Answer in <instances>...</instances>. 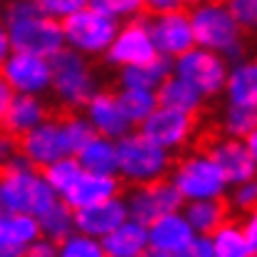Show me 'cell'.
Instances as JSON below:
<instances>
[{
  "label": "cell",
  "instance_id": "cell-12",
  "mask_svg": "<svg viewBox=\"0 0 257 257\" xmlns=\"http://www.w3.org/2000/svg\"><path fill=\"white\" fill-rule=\"evenodd\" d=\"M210 160H215L225 182H247L255 175V155L250 153L242 138H222L212 148Z\"/></svg>",
  "mask_w": 257,
  "mask_h": 257
},
{
  "label": "cell",
  "instance_id": "cell-40",
  "mask_svg": "<svg viewBox=\"0 0 257 257\" xmlns=\"http://www.w3.org/2000/svg\"><path fill=\"white\" fill-rule=\"evenodd\" d=\"M23 257H55V250H53V245H45V242H35V245L25 247Z\"/></svg>",
  "mask_w": 257,
  "mask_h": 257
},
{
  "label": "cell",
  "instance_id": "cell-39",
  "mask_svg": "<svg viewBox=\"0 0 257 257\" xmlns=\"http://www.w3.org/2000/svg\"><path fill=\"white\" fill-rule=\"evenodd\" d=\"M172 8H180V0H143V15H158Z\"/></svg>",
  "mask_w": 257,
  "mask_h": 257
},
{
  "label": "cell",
  "instance_id": "cell-35",
  "mask_svg": "<svg viewBox=\"0 0 257 257\" xmlns=\"http://www.w3.org/2000/svg\"><path fill=\"white\" fill-rule=\"evenodd\" d=\"M63 257H107L102 247L87 237H73L68 245H63Z\"/></svg>",
  "mask_w": 257,
  "mask_h": 257
},
{
  "label": "cell",
  "instance_id": "cell-28",
  "mask_svg": "<svg viewBox=\"0 0 257 257\" xmlns=\"http://www.w3.org/2000/svg\"><path fill=\"white\" fill-rule=\"evenodd\" d=\"M230 100L240 107H255L257 97V70L255 65H242L232 78H230Z\"/></svg>",
  "mask_w": 257,
  "mask_h": 257
},
{
  "label": "cell",
  "instance_id": "cell-15",
  "mask_svg": "<svg viewBox=\"0 0 257 257\" xmlns=\"http://www.w3.org/2000/svg\"><path fill=\"white\" fill-rule=\"evenodd\" d=\"M237 220L240 217L232 212V202L227 197H220V195H215L212 200L202 197L187 207V222L202 237H215L225 225L237 222Z\"/></svg>",
  "mask_w": 257,
  "mask_h": 257
},
{
  "label": "cell",
  "instance_id": "cell-38",
  "mask_svg": "<svg viewBox=\"0 0 257 257\" xmlns=\"http://www.w3.org/2000/svg\"><path fill=\"white\" fill-rule=\"evenodd\" d=\"M237 210H240V212L247 210L250 215L255 212V185H252L250 180H247V187H242V190L237 192Z\"/></svg>",
  "mask_w": 257,
  "mask_h": 257
},
{
  "label": "cell",
  "instance_id": "cell-19",
  "mask_svg": "<svg viewBox=\"0 0 257 257\" xmlns=\"http://www.w3.org/2000/svg\"><path fill=\"white\" fill-rule=\"evenodd\" d=\"M102 237V252L107 257H140L148 247V232L138 222H125Z\"/></svg>",
  "mask_w": 257,
  "mask_h": 257
},
{
  "label": "cell",
  "instance_id": "cell-25",
  "mask_svg": "<svg viewBox=\"0 0 257 257\" xmlns=\"http://www.w3.org/2000/svg\"><path fill=\"white\" fill-rule=\"evenodd\" d=\"M40 235V225L33 215L25 212H10L0 215V240L15 242V245H28Z\"/></svg>",
  "mask_w": 257,
  "mask_h": 257
},
{
  "label": "cell",
  "instance_id": "cell-8",
  "mask_svg": "<svg viewBox=\"0 0 257 257\" xmlns=\"http://www.w3.org/2000/svg\"><path fill=\"white\" fill-rule=\"evenodd\" d=\"M205 105H197L195 110H175V107H155L143 122V135L155 143L158 148H177L185 145V140L190 138V133L195 130L197 120L202 117Z\"/></svg>",
  "mask_w": 257,
  "mask_h": 257
},
{
  "label": "cell",
  "instance_id": "cell-30",
  "mask_svg": "<svg viewBox=\"0 0 257 257\" xmlns=\"http://www.w3.org/2000/svg\"><path fill=\"white\" fill-rule=\"evenodd\" d=\"M63 127H65V138H68V148H70V153H80L87 143H92V140L97 138V130H95L92 125H87L80 115L70 117Z\"/></svg>",
  "mask_w": 257,
  "mask_h": 257
},
{
  "label": "cell",
  "instance_id": "cell-17",
  "mask_svg": "<svg viewBox=\"0 0 257 257\" xmlns=\"http://www.w3.org/2000/svg\"><path fill=\"white\" fill-rule=\"evenodd\" d=\"M8 83L23 92H38L50 85V68L48 60L40 55H28V53H15L13 60L3 68Z\"/></svg>",
  "mask_w": 257,
  "mask_h": 257
},
{
  "label": "cell",
  "instance_id": "cell-34",
  "mask_svg": "<svg viewBox=\"0 0 257 257\" xmlns=\"http://www.w3.org/2000/svg\"><path fill=\"white\" fill-rule=\"evenodd\" d=\"M35 5L40 8V13H45L55 20H63L65 15L85 8L87 0H35Z\"/></svg>",
  "mask_w": 257,
  "mask_h": 257
},
{
  "label": "cell",
  "instance_id": "cell-29",
  "mask_svg": "<svg viewBox=\"0 0 257 257\" xmlns=\"http://www.w3.org/2000/svg\"><path fill=\"white\" fill-rule=\"evenodd\" d=\"M237 225H240V220L225 225V227L212 237V240H215V242H212L215 257H255L247 250L245 237H242V232L237 230Z\"/></svg>",
  "mask_w": 257,
  "mask_h": 257
},
{
  "label": "cell",
  "instance_id": "cell-2",
  "mask_svg": "<svg viewBox=\"0 0 257 257\" xmlns=\"http://www.w3.org/2000/svg\"><path fill=\"white\" fill-rule=\"evenodd\" d=\"M187 13H190L192 40L197 45L225 50L232 58L245 53V30L235 23L225 0H205L190 8Z\"/></svg>",
  "mask_w": 257,
  "mask_h": 257
},
{
  "label": "cell",
  "instance_id": "cell-27",
  "mask_svg": "<svg viewBox=\"0 0 257 257\" xmlns=\"http://www.w3.org/2000/svg\"><path fill=\"white\" fill-rule=\"evenodd\" d=\"M120 100V107L125 112V117L135 125V122H143L158 105H155V95L150 90H143V87H127L122 95H117Z\"/></svg>",
  "mask_w": 257,
  "mask_h": 257
},
{
  "label": "cell",
  "instance_id": "cell-43",
  "mask_svg": "<svg viewBox=\"0 0 257 257\" xmlns=\"http://www.w3.org/2000/svg\"><path fill=\"white\" fill-rule=\"evenodd\" d=\"M8 48H10V43H8V30H5V25H0V68H3V60H5Z\"/></svg>",
  "mask_w": 257,
  "mask_h": 257
},
{
  "label": "cell",
  "instance_id": "cell-9",
  "mask_svg": "<svg viewBox=\"0 0 257 257\" xmlns=\"http://www.w3.org/2000/svg\"><path fill=\"white\" fill-rule=\"evenodd\" d=\"M158 55L150 30H148V18L133 15L122 28H117L112 43H110V53H107V63H120V65H143L150 63Z\"/></svg>",
  "mask_w": 257,
  "mask_h": 257
},
{
  "label": "cell",
  "instance_id": "cell-14",
  "mask_svg": "<svg viewBox=\"0 0 257 257\" xmlns=\"http://www.w3.org/2000/svg\"><path fill=\"white\" fill-rule=\"evenodd\" d=\"M127 217V210H125V202L115 200V197H107V200H100V202H92L85 207H75L73 210V222L87 232V235H107L112 232L115 227H120Z\"/></svg>",
  "mask_w": 257,
  "mask_h": 257
},
{
  "label": "cell",
  "instance_id": "cell-10",
  "mask_svg": "<svg viewBox=\"0 0 257 257\" xmlns=\"http://www.w3.org/2000/svg\"><path fill=\"white\" fill-rule=\"evenodd\" d=\"M145 18H148V30H150L153 45L160 53L182 55L195 45L187 8L180 5V8H172V10L158 13V15H145Z\"/></svg>",
  "mask_w": 257,
  "mask_h": 257
},
{
  "label": "cell",
  "instance_id": "cell-16",
  "mask_svg": "<svg viewBox=\"0 0 257 257\" xmlns=\"http://www.w3.org/2000/svg\"><path fill=\"white\" fill-rule=\"evenodd\" d=\"M90 107V117L95 122V130L102 135V138H117V135H125L130 130V120L125 117L122 107H120V100H117V92L112 87L107 90H100L90 97L87 102Z\"/></svg>",
  "mask_w": 257,
  "mask_h": 257
},
{
  "label": "cell",
  "instance_id": "cell-6",
  "mask_svg": "<svg viewBox=\"0 0 257 257\" xmlns=\"http://www.w3.org/2000/svg\"><path fill=\"white\" fill-rule=\"evenodd\" d=\"M60 28H63V38L73 48H80L85 53H100L112 43V38L117 33V18L105 15V13L95 10L92 5H85V8L65 15L60 20Z\"/></svg>",
  "mask_w": 257,
  "mask_h": 257
},
{
  "label": "cell",
  "instance_id": "cell-33",
  "mask_svg": "<svg viewBox=\"0 0 257 257\" xmlns=\"http://www.w3.org/2000/svg\"><path fill=\"white\" fill-rule=\"evenodd\" d=\"M225 5H227L230 15L235 18V23L242 30L252 33L257 20V0H225Z\"/></svg>",
  "mask_w": 257,
  "mask_h": 257
},
{
  "label": "cell",
  "instance_id": "cell-20",
  "mask_svg": "<svg viewBox=\"0 0 257 257\" xmlns=\"http://www.w3.org/2000/svg\"><path fill=\"white\" fill-rule=\"evenodd\" d=\"M150 245L172 255L175 250H180L182 245H187L192 240V230H190V222H185L182 217L177 215H163L160 220H155L150 225Z\"/></svg>",
  "mask_w": 257,
  "mask_h": 257
},
{
  "label": "cell",
  "instance_id": "cell-31",
  "mask_svg": "<svg viewBox=\"0 0 257 257\" xmlns=\"http://www.w3.org/2000/svg\"><path fill=\"white\" fill-rule=\"evenodd\" d=\"M225 130L232 135V138H247L255 133V107H240V105H232V110L227 112V122H225Z\"/></svg>",
  "mask_w": 257,
  "mask_h": 257
},
{
  "label": "cell",
  "instance_id": "cell-13",
  "mask_svg": "<svg viewBox=\"0 0 257 257\" xmlns=\"http://www.w3.org/2000/svg\"><path fill=\"white\" fill-rule=\"evenodd\" d=\"M117 192H122V180L115 175H105V172H90L83 170L65 190V202L75 210V207H85L92 202L115 197Z\"/></svg>",
  "mask_w": 257,
  "mask_h": 257
},
{
  "label": "cell",
  "instance_id": "cell-21",
  "mask_svg": "<svg viewBox=\"0 0 257 257\" xmlns=\"http://www.w3.org/2000/svg\"><path fill=\"white\" fill-rule=\"evenodd\" d=\"M155 105L158 107H175V110H195L197 105H202V95L182 78H172L168 75L158 92H155Z\"/></svg>",
  "mask_w": 257,
  "mask_h": 257
},
{
  "label": "cell",
  "instance_id": "cell-22",
  "mask_svg": "<svg viewBox=\"0 0 257 257\" xmlns=\"http://www.w3.org/2000/svg\"><path fill=\"white\" fill-rule=\"evenodd\" d=\"M172 65L170 58L163 53V55H155L150 63H143V65H127L120 75V83L125 87H143V90H150V87L160 85L168 75H170Z\"/></svg>",
  "mask_w": 257,
  "mask_h": 257
},
{
  "label": "cell",
  "instance_id": "cell-26",
  "mask_svg": "<svg viewBox=\"0 0 257 257\" xmlns=\"http://www.w3.org/2000/svg\"><path fill=\"white\" fill-rule=\"evenodd\" d=\"M28 170L33 172V175H38L40 180H45L53 190H65L80 172V163L78 160H70V158H60V160H55V163H43V165H28Z\"/></svg>",
  "mask_w": 257,
  "mask_h": 257
},
{
  "label": "cell",
  "instance_id": "cell-7",
  "mask_svg": "<svg viewBox=\"0 0 257 257\" xmlns=\"http://www.w3.org/2000/svg\"><path fill=\"white\" fill-rule=\"evenodd\" d=\"M172 182L180 190L182 197L187 200H202V197H215L225 187V177L215 160L195 153H177L175 155V170Z\"/></svg>",
  "mask_w": 257,
  "mask_h": 257
},
{
  "label": "cell",
  "instance_id": "cell-42",
  "mask_svg": "<svg viewBox=\"0 0 257 257\" xmlns=\"http://www.w3.org/2000/svg\"><path fill=\"white\" fill-rule=\"evenodd\" d=\"M255 230H257V225H255V217H250L247 220V230L242 232V237H245V245H247V250L255 255Z\"/></svg>",
  "mask_w": 257,
  "mask_h": 257
},
{
  "label": "cell",
  "instance_id": "cell-5",
  "mask_svg": "<svg viewBox=\"0 0 257 257\" xmlns=\"http://www.w3.org/2000/svg\"><path fill=\"white\" fill-rule=\"evenodd\" d=\"M115 160L127 180H150L175 170V155L168 158L165 150L150 143L143 133L122 135L120 145L115 148Z\"/></svg>",
  "mask_w": 257,
  "mask_h": 257
},
{
  "label": "cell",
  "instance_id": "cell-24",
  "mask_svg": "<svg viewBox=\"0 0 257 257\" xmlns=\"http://www.w3.org/2000/svg\"><path fill=\"white\" fill-rule=\"evenodd\" d=\"M78 163L83 170L90 172H105L112 175L117 170V160H115V148L110 145L107 138H95L92 143H87L85 148L78 153Z\"/></svg>",
  "mask_w": 257,
  "mask_h": 257
},
{
  "label": "cell",
  "instance_id": "cell-32",
  "mask_svg": "<svg viewBox=\"0 0 257 257\" xmlns=\"http://www.w3.org/2000/svg\"><path fill=\"white\" fill-rule=\"evenodd\" d=\"M87 5L112 18H133L143 13V0H87Z\"/></svg>",
  "mask_w": 257,
  "mask_h": 257
},
{
  "label": "cell",
  "instance_id": "cell-23",
  "mask_svg": "<svg viewBox=\"0 0 257 257\" xmlns=\"http://www.w3.org/2000/svg\"><path fill=\"white\" fill-rule=\"evenodd\" d=\"M38 225L45 230L50 242H65L73 230V207L65 200H60V202L55 200L48 210H43L38 215Z\"/></svg>",
  "mask_w": 257,
  "mask_h": 257
},
{
  "label": "cell",
  "instance_id": "cell-1",
  "mask_svg": "<svg viewBox=\"0 0 257 257\" xmlns=\"http://www.w3.org/2000/svg\"><path fill=\"white\" fill-rule=\"evenodd\" d=\"M8 43L15 53L48 58L63 48V28L60 20L40 13L35 0H8L3 8Z\"/></svg>",
  "mask_w": 257,
  "mask_h": 257
},
{
  "label": "cell",
  "instance_id": "cell-11",
  "mask_svg": "<svg viewBox=\"0 0 257 257\" xmlns=\"http://www.w3.org/2000/svg\"><path fill=\"white\" fill-rule=\"evenodd\" d=\"M177 73L182 80H187L202 97L217 95L225 85L227 65L210 50H187L177 60Z\"/></svg>",
  "mask_w": 257,
  "mask_h": 257
},
{
  "label": "cell",
  "instance_id": "cell-18",
  "mask_svg": "<svg viewBox=\"0 0 257 257\" xmlns=\"http://www.w3.org/2000/svg\"><path fill=\"white\" fill-rule=\"evenodd\" d=\"M48 117V100L35 97L33 92H23L20 97H13L5 117H3V135L15 138L30 127H35L38 122H43Z\"/></svg>",
  "mask_w": 257,
  "mask_h": 257
},
{
  "label": "cell",
  "instance_id": "cell-37",
  "mask_svg": "<svg viewBox=\"0 0 257 257\" xmlns=\"http://www.w3.org/2000/svg\"><path fill=\"white\" fill-rule=\"evenodd\" d=\"M13 97H15V87L8 83V78H5V73H3V68H0V133H3V117H5V110H8V105H10Z\"/></svg>",
  "mask_w": 257,
  "mask_h": 257
},
{
  "label": "cell",
  "instance_id": "cell-3",
  "mask_svg": "<svg viewBox=\"0 0 257 257\" xmlns=\"http://www.w3.org/2000/svg\"><path fill=\"white\" fill-rule=\"evenodd\" d=\"M50 68V83L55 90V97L70 107H83L95 95V78L92 68L85 63L83 55L75 50H55L45 58Z\"/></svg>",
  "mask_w": 257,
  "mask_h": 257
},
{
  "label": "cell",
  "instance_id": "cell-44",
  "mask_svg": "<svg viewBox=\"0 0 257 257\" xmlns=\"http://www.w3.org/2000/svg\"><path fill=\"white\" fill-rule=\"evenodd\" d=\"M200 3H205V0H180V5H182V8H187V10H190V8H195V5H200Z\"/></svg>",
  "mask_w": 257,
  "mask_h": 257
},
{
  "label": "cell",
  "instance_id": "cell-41",
  "mask_svg": "<svg viewBox=\"0 0 257 257\" xmlns=\"http://www.w3.org/2000/svg\"><path fill=\"white\" fill-rule=\"evenodd\" d=\"M25 245H15V242H5L0 240V257H23Z\"/></svg>",
  "mask_w": 257,
  "mask_h": 257
},
{
  "label": "cell",
  "instance_id": "cell-36",
  "mask_svg": "<svg viewBox=\"0 0 257 257\" xmlns=\"http://www.w3.org/2000/svg\"><path fill=\"white\" fill-rule=\"evenodd\" d=\"M170 257H215V252H212L210 237H200V240H190L187 245L175 250Z\"/></svg>",
  "mask_w": 257,
  "mask_h": 257
},
{
  "label": "cell",
  "instance_id": "cell-4",
  "mask_svg": "<svg viewBox=\"0 0 257 257\" xmlns=\"http://www.w3.org/2000/svg\"><path fill=\"white\" fill-rule=\"evenodd\" d=\"M0 195H3L5 210L25 212V215H40L55 202L53 187L28 170L25 160H18L0 177Z\"/></svg>",
  "mask_w": 257,
  "mask_h": 257
}]
</instances>
